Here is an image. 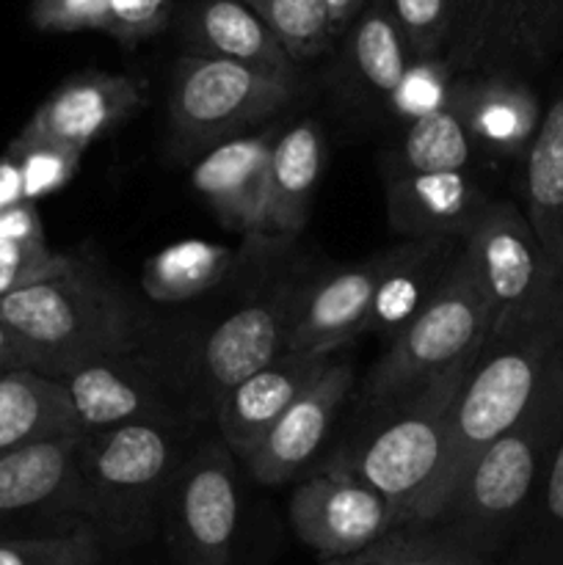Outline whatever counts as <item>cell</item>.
<instances>
[{"instance_id":"1","label":"cell","mask_w":563,"mask_h":565,"mask_svg":"<svg viewBox=\"0 0 563 565\" xmlns=\"http://www.w3.org/2000/svg\"><path fill=\"white\" fill-rule=\"evenodd\" d=\"M561 318L563 307L533 329L486 342L484 356L467 375L453 406L439 467L403 527H431L439 522L480 456L528 412L561 345Z\"/></svg>"},{"instance_id":"2","label":"cell","mask_w":563,"mask_h":565,"mask_svg":"<svg viewBox=\"0 0 563 565\" xmlns=\"http://www.w3.org/2000/svg\"><path fill=\"white\" fill-rule=\"evenodd\" d=\"M563 439V356L555 359L528 412L480 456L434 527L495 561L528 522Z\"/></svg>"},{"instance_id":"3","label":"cell","mask_w":563,"mask_h":565,"mask_svg":"<svg viewBox=\"0 0 563 565\" xmlns=\"http://www.w3.org/2000/svg\"><path fill=\"white\" fill-rule=\"evenodd\" d=\"M0 323L31 351L33 373L53 381L132 345L130 309L77 263L55 279L0 298Z\"/></svg>"},{"instance_id":"4","label":"cell","mask_w":563,"mask_h":565,"mask_svg":"<svg viewBox=\"0 0 563 565\" xmlns=\"http://www.w3.org/2000/svg\"><path fill=\"white\" fill-rule=\"evenodd\" d=\"M491 334V309L469 248H458L439 287L392 340L364 381L368 406H392L428 386L464 359L480 356Z\"/></svg>"},{"instance_id":"5","label":"cell","mask_w":563,"mask_h":565,"mask_svg":"<svg viewBox=\"0 0 563 565\" xmlns=\"http://www.w3.org/2000/svg\"><path fill=\"white\" fill-rule=\"evenodd\" d=\"M480 356L464 359L428 386L392 403L390 419L381 423L348 461H342L390 502L395 527L408 522L414 502L428 489L439 467L453 406Z\"/></svg>"},{"instance_id":"6","label":"cell","mask_w":563,"mask_h":565,"mask_svg":"<svg viewBox=\"0 0 563 565\" xmlns=\"http://www.w3.org/2000/svg\"><path fill=\"white\" fill-rule=\"evenodd\" d=\"M81 480L97 533L136 541L152 527V505L171 467V445L158 423L83 434Z\"/></svg>"},{"instance_id":"7","label":"cell","mask_w":563,"mask_h":565,"mask_svg":"<svg viewBox=\"0 0 563 565\" xmlns=\"http://www.w3.org/2000/svg\"><path fill=\"white\" fill-rule=\"evenodd\" d=\"M464 246L491 309L489 342L533 329L563 307V287L552 279L544 248L519 204L489 202Z\"/></svg>"},{"instance_id":"8","label":"cell","mask_w":563,"mask_h":565,"mask_svg":"<svg viewBox=\"0 0 563 565\" xmlns=\"http://www.w3.org/2000/svg\"><path fill=\"white\" fill-rule=\"evenodd\" d=\"M293 92L296 75L188 53L171 75L169 116L185 147H215L276 114Z\"/></svg>"},{"instance_id":"9","label":"cell","mask_w":563,"mask_h":565,"mask_svg":"<svg viewBox=\"0 0 563 565\" xmlns=\"http://www.w3.org/2000/svg\"><path fill=\"white\" fill-rule=\"evenodd\" d=\"M81 439L77 430L61 434L0 458V539H42L94 527L77 461Z\"/></svg>"},{"instance_id":"10","label":"cell","mask_w":563,"mask_h":565,"mask_svg":"<svg viewBox=\"0 0 563 565\" xmlns=\"http://www.w3.org/2000/svg\"><path fill=\"white\" fill-rule=\"evenodd\" d=\"M290 524L326 561L359 555L395 527L390 502L342 461L293 491Z\"/></svg>"},{"instance_id":"11","label":"cell","mask_w":563,"mask_h":565,"mask_svg":"<svg viewBox=\"0 0 563 565\" xmlns=\"http://www.w3.org/2000/svg\"><path fill=\"white\" fill-rule=\"evenodd\" d=\"M301 292L304 285L285 279L257 301L243 303L210 331L202 348V375L213 406L287 351V334Z\"/></svg>"},{"instance_id":"12","label":"cell","mask_w":563,"mask_h":565,"mask_svg":"<svg viewBox=\"0 0 563 565\" xmlns=\"http://www.w3.org/2000/svg\"><path fill=\"white\" fill-rule=\"evenodd\" d=\"M235 478L221 447H204L177 478L171 544L182 565H232L237 533Z\"/></svg>"},{"instance_id":"13","label":"cell","mask_w":563,"mask_h":565,"mask_svg":"<svg viewBox=\"0 0 563 565\" xmlns=\"http://www.w3.org/2000/svg\"><path fill=\"white\" fill-rule=\"evenodd\" d=\"M147 83L116 72L72 75L44 99L28 119L20 141H47L86 152L94 141L114 132L121 121L138 114Z\"/></svg>"},{"instance_id":"14","label":"cell","mask_w":563,"mask_h":565,"mask_svg":"<svg viewBox=\"0 0 563 565\" xmlns=\"http://www.w3.org/2000/svg\"><path fill=\"white\" fill-rule=\"evenodd\" d=\"M386 254L342 268L318 285L304 287L285 353L331 356L337 348L368 331L375 287L384 274Z\"/></svg>"},{"instance_id":"15","label":"cell","mask_w":563,"mask_h":565,"mask_svg":"<svg viewBox=\"0 0 563 565\" xmlns=\"http://www.w3.org/2000/svg\"><path fill=\"white\" fill-rule=\"evenodd\" d=\"M274 132L235 136L208 149L191 171V185L221 224L248 237L265 235L268 160Z\"/></svg>"},{"instance_id":"16","label":"cell","mask_w":563,"mask_h":565,"mask_svg":"<svg viewBox=\"0 0 563 565\" xmlns=\"http://www.w3.org/2000/svg\"><path fill=\"white\" fill-rule=\"evenodd\" d=\"M329 356L282 353L274 364L241 381L215 406V423L226 450L246 461L276 419L329 370Z\"/></svg>"},{"instance_id":"17","label":"cell","mask_w":563,"mask_h":565,"mask_svg":"<svg viewBox=\"0 0 563 565\" xmlns=\"http://www.w3.org/2000/svg\"><path fill=\"white\" fill-rule=\"evenodd\" d=\"M351 364L331 362L329 370L276 419L257 450L243 461L252 478L263 486L287 483L323 445L337 412L351 395Z\"/></svg>"},{"instance_id":"18","label":"cell","mask_w":563,"mask_h":565,"mask_svg":"<svg viewBox=\"0 0 563 565\" xmlns=\"http://www.w3.org/2000/svg\"><path fill=\"white\" fill-rule=\"evenodd\" d=\"M450 103L475 147L506 158L528 154L544 114L539 94L517 72H484L469 81H456Z\"/></svg>"},{"instance_id":"19","label":"cell","mask_w":563,"mask_h":565,"mask_svg":"<svg viewBox=\"0 0 563 565\" xmlns=\"http://www.w3.org/2000/svg\"><path fill=\"white\" fill-rule=\"evenodd\" d=\"M491 199L478 191L464 171L412 174L401 171L386 188V210L392 230L412 241H467Z\"/></svg>"},{"instance_id":"20","label":"cell","mask_w":563,"mask_h":565,"mask_svg":"<svg viewBox=\"0 0 563 565\" xmlns=\"http://www.w3.org/2000/svg\"><path fill=\"white\" fill-rule=\"evenodd\" d=\"M182 39L191 55L237 61L276 75H296V64L279 39L243 0H193L182 17Z\"/></svg>"},{"instance_id":"21","label":"cell","mask_w":563,"mask_h":565,"mask_svg":"<svg viewBox=\"0 0 563 565\" xmlns=\"http://www.w3.org/2000/svg\"><path fill=\"white\" fill-rule=\"evenodd\" d=\"M125 356L127 353L81 364L59 379L81 434H99L132 423H158V395L144 373L132 364H121Z\"/></svg>"},{"instance_id":"22","label":"cell","mask_w":563,"mask_h":565,"mask_svg":"<svg viewBox=\"0 0 563 565\" xmlns=\"http://www.w3.org/2000/svg\"><path fill=\"white\" fill-rule=\"evenodd\" d=\"M524 215L544 248L552 279L563 287V75L524 154Z\"/></svg>"},{"instance_id":"23","label":"cell","mask_w":563,"mask_h":565,"mask_svg":"<svg viewBox=\"0 0 563 565\" xmlns=\"http://www.w3.org/2000/svg\"><path fill=\"white\" fill-rule=\"evenodd\" d=\"M323 166L326 138L318 121L304 119L274 138L268 160L265 232L298 235L307 226Z\"/></svg>"},{"instance_id":"24","label":"cell","mask_w":563,"mask_h":565,"mask_svg":"<svg viewBox=\"0 0 563 565\" xmlns=\"http://www.w3.org/2000/svg\"><path fill=\"white\" fill-rule=\"evenodd\" d=\"M450 243L445 237H431V241H408L406 246L386 252L368 329L395 340L412 323L414 315L428 303L445 270L450 268Z\"/></svg>"},{"instance_id":"25","label":"cell","mask_w":563,"mask_h":565,"mask_svg":"<svg viewBox=\"0 0 563 565\" xmlns=\"http://www.w3.org/2000/svg\"><path fill=\"white\" fill-rule=\"evenodd\" d=\"M174 0H31V22L47 33L103 31L125 47L158 36Z\"/></svg>"},{"instance_id":"26","label":"cell","mask_w":563,"mask_h":565,"mask_svg":"<svg viewBox=\"0 0 563 565\" xmlns=\"http://www.w3.org/2000/svg\"><path fill=\"white\" fill-rule=\"evenodd\" d=\"M75 430L81 434L59 381L33 370L0 375V458L33 441Z\"/></svg>"},{"instance_id":"27","label":"cell","mask_w":563,"mask_h":565,"mask_svg":"<svg viewBox=\"0 0 563 565\" xmlns=\"http://www.w3.org/2000/svg\"><path fill=\"white\" fill-rule=\"evenodd\" d=\"M232 265V248L193 237L152 254L144 263L141 287L155 303H182L219 287Z\"/></svg>"},{"instance_id":"28","label":"cell","mask_w":563,"mask_h":565,"mask_svg":"<svg viewBox=\"0 0 563 565\" xmlns=\"http://www.w3.org/2000/svg\"><path fill=\"white\" fill-rule=\"evenodd\" d=\"M346 55L357 81L375 97H390L412 64L390 0H373L346 33Z\"/></svg>"},{"instance_id":"29","label":"cell","mask_w":563,"mask_h":565,"mask_svg":"<svg viewBox=\"0 0 563 565\" xmlns=\"http://www.w3.org/2000/svg\"><path fill=\"white\" fill-rule=\"evenodd\" d=\"M475 143L469 138L467 125L453 108L436 110L406 127L401 143L403 171L412 174H445V171H464L472 160Z\"/></svg>"},{"instance_id":"30","label":"cell","mask_w":563,"mask_h":565,"mask_svg":"<svg viewBox=\"0 0 563 565\" xmlns=\"http://www.w3.org/2000/svg\"><path fill=\"white\" fill-rule=\"evenodd\" d=\"M563 53V0H513L500 70H546Z\"/></svg>"},{"instance_id":"31","label":"cell","mask_w":563,"mask_h":565,"mask_svg":"<svg viewBox=\"0 0 563 565\" xmlns=\"http://www.w3.org/2000/svg\"><path fill=\"white\" fill-rule=\"evenodd\" d=\"M513 0H458V22L445 61L456 70H500Z\"/></svg>"},{"instance_id":"32","label":"cell","mask_w":563,"mask_h":565,"mask_svg":"<svg viewBox=\"0 0 563 565\" xmlns=\"http://www.w3.org/2000/svg\"><path fill=\"white\" fill-rule=\"evenodd\" d=\"M279 39L293 64L318 58L337 42L323 0H243Z\"/></svg>"},{"instance_id":"33","label":"cell","mask_w":563,"mask_h":565,"mask_svg":"<svg viewBox=\"0 0 563 565\" xmlns=\"http://www.w3.org/2000/svg\"><path fill=\"white\" fill-rule=\"evenodd\" d=\"M513 565H563V439L535 505L517 535Z\"/></svg>"},{"instance_id":"34","label":"cell","mask_w":563,"mask_h":565,"mask_svg":"<svg viewBox=\"0 0 563 565\" xmlns=\"http://www.w3.org/2000/svg\"><path fill=\"white\" fill-rule=\"evenodd\" d=\"M368 552L379 565H491L439 527H395Z\"/></svg>"},{"instance_id":"35","label":"cell","mask_w":563,"mask_h":565,"mask_svg":"<svg viewBox=\"0 0 563 565\" xmlns=\"http://www.w3.org/2000/svg\"><path fill=\"white\" fill-rule=\"evenodd\" d=\"M412 58H445L458 22V0H390Z\"/></svg>"},{"instance_id":"36","label":"cell","mask_w":563,"mask_h":565,"mask_svg":"<svg viewBox=\"0 0 563 565\" xmlns=\"http://www.w3.org/2000/svg\"><path fill=\"white\" fill-rule=\"evenodd\" d=\"M103 535L94 527L42 539H0V565H99Z\"/></svg>"},{"instance_id":"37","label":"cell","mask_w":563,"mask_h":565,"mask_svg":"<svg viewBox=\"0 0 563 565\" xmlns=\"http://www.w3.org/2000/svg\"><path fill=\"white\" fill-rule=\"evenodd\" d=\"M453 83V66L445 58H412L406 75L386 97V105L397 119L412 125L450 105Z\"/></svg>"},{"instance_id":"38","label":"cell","mask_w":563,"mask_h":565,"mask_svg":"<svg viewBox=\"0 0 563 565\" xmlns=\"http://www.w3.org/2000/svg\"><path fill=\"white\" fill-rule=\"evenodd\" d=\"M11 152L20 160L22 171V188H25V202L36 204L39 199L53 196L66 182L77 174L81 169V152L61 143L47 141H14L9 143Z\"/></svg>"},{"instance_id":"39","label":"cell","mask_w":563,"mask_h":565,"mask_svg":"<svg viewBox=\"0 0 563 565\" xmlns=\"http://www.w3.org/2000/svg\"><path fill=\"white\" fill-rule=\"evenodd\" d=\"M75 259L50 252L47 241L0 243V298L66 274Z\"/></svg>"},{"instance_id":"40","label":"cell","mask_w":563,"mask_h":565,"mask_svg":"<svg viewBox=\"0 0 563 565\" xmlns=\"http://www.w3.org/2000/svg\"><path fill=\"white\" fill-rule=\"evenodd\" d=\"M44 241L42 218L36 204L22 202L0 213V243H33Z\"/></svg>"},{"instance_id":"41","label":"cell","mask_w":563,"mask_h":565,"mask_svg":"<svg viewBox=\"0 0 563 565\" xmlns=\"http://www.w3.org/2000/svg\"><path fill=\"white\" fill-rule=\"evenodd\" d=\"M22 202H25V188H22L20 160L11 149H6V154L0 158V213Z\"/></svg>"},{"instance_id":"42","label":"cell","mask_w":563,"mask_h":565,"mask_svg":"<svg viewBox=\"0 0 563 565\" xmlns=\"http://www.w3.org/2000/svg\"><path fill=\"white\" fill-rule=\"evenodd\" d=\"M20 370H33L31 351L22 345L20 337L9 326L0 323V375L20 373Z\"/></svg>"},{"instance_id":"43","label":"cell","mask_w":563,"mask_h":565,"mask_svg":"<svg viewBox=\"0 0 563 565\" xmlns=\"http://www.w3.org/2000/svg\"><path fill=\"white\" fill-rule=\"evenodd\" d=\"M323 3H326V11H329L331 33H334V39H340L346 36L348 28L357 22V17L362 14L368 0H323Z\"/></svg>"},{"instance_id":"44","label":"cell","mask_w":563,"mask_h":565,"mask_svg":"<svg viewBox=\"0 0 563 565\" xmlns=\"http://www.w3.org/2000/svg\"><path fill=\"white\" fill-rule=\"evenodd\" d=\"M329 565H379L373 561V557L368 555V552H359V555L353 557H342V561H331Z\"/></svg>"},{"instance_id":"45","label":"cell","mask_w":563,"mask_h":565,"mask_svg":"<svg viewBox=\"0 0 563 565\" xmlns=\"http://www.w3.org/2000/svg\"><path fill=\"white\" fill-rule=\"evenodd\" d=\"M561 356H563V318H561Z\"/></svg>"}]
</instances>
